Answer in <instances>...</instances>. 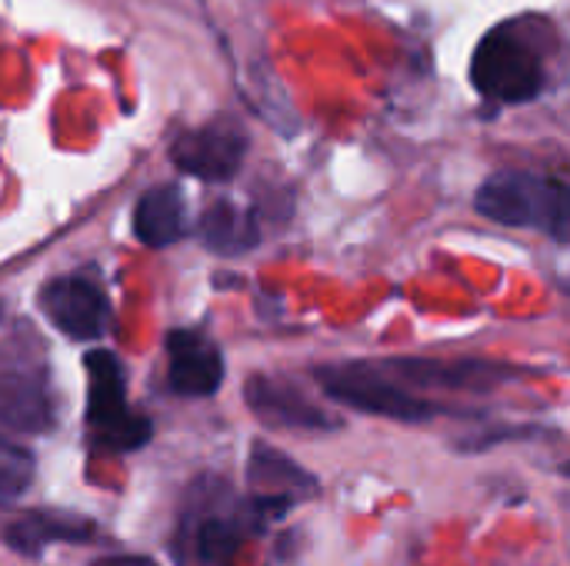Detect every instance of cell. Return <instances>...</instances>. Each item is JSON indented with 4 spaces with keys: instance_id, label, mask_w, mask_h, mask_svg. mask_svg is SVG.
Segmentation results:
<instances>
[{
    "instance_id": "277c9868",
    "label": "cell",
    "mask_w": 570,
    "mask_h": 566,
    "mask_svg": "<svg viewBox=\"0 0 570 566\" xmlns=\"http://www.w3.org/2000/svg\"><path fill=\"white\" fill-rule=\"evenodd\" d=\"M471 80L494 103H528L544 90V57L518 27L501 23L478 43Z\"/></svg>"
},
{
    "instance_id": "5bb4252c",
    "label": "cell",
    "mask_w": 570,
    "mask_h": 566,
    "mask_svg": "<svg viewBox=\"0 0 570 566\" xmlns=\"http://www.w3.org/2000/svg\"><path fill=\"white\" fill-rule=\"evenodd\" d=\"M247 480L254 494H274L291 500H307L311 494H317V477H311L301 464L267 444H254L247 460Z\"/></svg>"
},
{
    "instance_id": "9c48e42d",
    "label": "cell",
    "mask_w": 570,
    "mask_h": 566,
    "mask_svg": "<svg viewBox=\"0 0 570 566\" xmlns=\"http://www.w3.org/2000/svg\"><path fill=\"white\" fill-rule=\"evenodd\" d=\"M247 407L250 414L271 427V430H311V434H324V430H337L341 420L334 414H327L324 407L311 404L294 384L277 380V377H264L254 374L244 387Z\"/></svg>"
},
{
    "instance_id": "4fadbf2b",
    "label": "cell",
    "mask_w": 570,
    "mask_h": 566,
    "mask_svg": "<svg viewBox=\"0 0 570 566\" xmlns=\"http://www.w3.org/2000/svg\"><path fill=\"white\" fill-rule=\"evenodd\" d=\"M197 237L217 257H240L257 247L261 227L257 217L234 200H214L197 224Z\"/></svg>"
},
{
    "instance_id": "8fae6325",
    "label": "cell",
    "mask_w": 570,
    "mask_h": 566,
    "mask_svg": "<svg viewBox=\"0 0 570 566\" xmlns=\"http://www.w3.org/2000/svg\"><path fill=\"white\" fill-rule=\"evenodd\" d=\"M224 384V357L197 330L167 334V387L180 397H214Z\"/></svg>"
},
{
    "instance_id": "ac0fdd59",
    "label": "cell",
    "mask_w": 570,
    "mask_h": 566,
    "mask_svg": "<svg viewBox=\"0 0 570 566\" xmlns=\"http://www.w3.org/2000/svg\"><path fill=\"white\" fill-rule=\"evenodd\" d=\"M564 290H568V294H570V280H568V284H564Z\"/></svg>"
},
{
    "instance_id": "6da1fadb",
    "label": "cell",
    "mask_w": 570,
    "mask_h": 566,
    "mask_svg": "<svg viewBox=\"0 0 570 566\" xmlns=\"http://www.w3.org/2000/svg\"><path fill=\"white\" fill-rule=\"evenodd\" d=\"M264 527L267 524L250 497L240 500L224 480L204 477L187 494L174 554L187 566H224L234 560L247 537L261 534Z\"/></svg>"
},
{
    "instance_id": "3957f363",
    "label": "cell",
    "mask_w": 570,
    "mask_h": 566,
    "mask_svg": "<svg viewBox=\"0 0 570 566\" xmlns=\"http://www.w3.org/2000/svg\"><path fill=\"white\" fill-rule=\"evenodd\" d=\"M314 377L331 400L361 414H374L401 424H428L438 414H444V407L407 394L397 377H391L384 367L374 364H331V367H317Z\"/></svg>"
},
{
    "instance_id": "2e32d148",
    "label": "cell",
    "mask_w": 570,
    "mask_h": 566,
    "mask_svg": "<svg viewBox=\"0 0 570 566\" xmlns=\"http://www.w3.org/2000/svg\"><path fill=\"white\" fill-rule=\"evenodd\" d=\"M33 480V457L17 447V444H3V457H0V497L3 504H13Z\"/></svg>"
},
{
    "instance_id": "ba28073f",
    "label": "cell",
    "mask_w": 570,
    "mask_h": 566,
    "mask_svg": "<svg viewBox=\"0 0 570 566\" xmlns=\"http://www.w3.org/2000/svg\"><path fill=\"white\" fill-rule=\"evenodd\" d=\"M0 417L13 434H43L53 424L50 407V380L40 360L27 354H7L3 364V390H0Z\"/></svg>"
},
{
    "instance_id": "5b68a950",
    "label": "cell",
    "mask_w": 570,
    "mask_h": 566,
    "mask_svg": "<svg viewBox=\"0 0 570 566\" xmlns=\"http://www.w3.org/2000/svg\"><path fill=\"white\" fill-rule=\"evenodd\" d=\"M87 367V424L94 440L107 454H130L140 450L154 427L147 417L127 410L124 394V367L110 350H90L83 357Z\"/></svg>"
},
{
    "instance_id": "8992f818",
    "label": "cell",
    "mask_w": 570,
    "mask_h": 566,
    "mask_svg": "<svg viewBox=\"0 0 570 566\" xmlns=\"http://www.w3.org/2000/svg\"><path fill=\"white\" fill-rule=\"evenodd\" d=\"M170 157L180 173L207 183H224L240 170L247 157V133L237 120L217 117L197 130L180 133L170 147Z\"/></svg>"
},
{
    "instance_id": "52a82bcc",
    "label": "cell",
    "mask_w": 570,
    "mask_h": 566,
    "mask_svg": "<svg viewBox=\"0 0 570 566\" xmlns=\"http://www.w3.org/2000/svg\"><path fill=\"white\" fill-rule=\"evenodd\" d=\"M40 310L70 340H97L110 324V304L104 290L80 274L53 277L40 290Z\"/></svg>"
},
{
    "instance_id": "9a60e30c",
    "label": "cell",
    "mask_w": 570,
    "mask_h": 566,
    "mask_svg": "<svg viewBox=\"0 0 570 566\" xmlns=\"http://www.w3.org/2000/svg\"><path fill=\"white\" fill-rule=\"evenodd\" d=\"M134 234L147 247H170L184 234V197L174 183L150 187L134 207Z\"/></svg>"
},
{
    "instance_id": "30bf717a",
    "label": "cell",
    "mask_w": 570,
    "mask_h": 566,
    "mask_svg": "<svg viewBox=\"0 0 570 566\" xmlns=\"http://www.w3.org/2000/svg\"><path fill=\"white\" fill-rule=\"evenodd\" d=\"M391 377H397L407 387H431V390H494L508 380H514L511 367L488 364V360H387L381 364Z\"/></svg>"
},
{
    "instance_id": "e0dca14e",
    "label": "cell",
    "mask_w": 570,
    "mask_h": 566,
    "mask_svg": "<svg viewBox=\"0 0 570 566\" xmlns=\"http://www.w3.org/2000/svg\"><path fill=\"white\" fill-rule=\"evenodd\" d=\"M90 566H157L154 560H147V557H100V560H94Z\"/></svg>"
},
{
    "instance_id": "7c38bea8",
    "label": "cell",
    "mask_w": 570,
    "mask_h": 566,
    "mask_svg": "<svg viewBox=\"0 0 570 566\" xmlns=\"http://www.w3.org/2000/svg\"><path fill=\"white\" fill-rule=\"evenodd\" d=\"M90 537V520L60 510H27L3 530L7 547L20 557H40L50 544H80Z\"/></svg>"
},
{
    "instance_id": "7a4b0ae2",
    "label": "cell",
    "mask_w": 570,
    "mask_h": 566,
    "mask_svg": "<svg viewBox=\"0 0 570 566\" xmlns=\"http://www.w3.org/2000/svg\"><path fill=\"white\" fill-rule=\"evenodd\" d=\"M481 217L504 227H534L558 244H570V183L544 173L504 170L478 190Z\"/></svg>"
}]
</instances>
